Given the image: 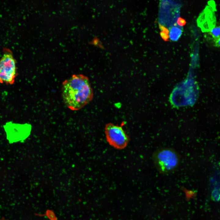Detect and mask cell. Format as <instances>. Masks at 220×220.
<instances>
[{
	"label": "cell",
	"mask_w": 220,
	"mask_h": 220,
	"mask_svg": "<svg viewBox=\"0 0 220 220\" xmlns=\"http://www.w3.org/2000/svg\"><path fill=\"white\" fill-rule=\"evenodd\" d=\"M45 215L50 220H57L54 213L52 210H47Z\"/></svg>",
	"instance_id": "obj_7"
},
{
	"label": "cell",
	"mask_w": 220,
	"mask_h": 220,
	"mask_svg": "<svg viewBox=\"0 0 220 220\" xmlns=\"http://www.w3.org/2000/svg\"><path fill=\"white\" fill-rule=\"evenodd\" d=\"M152 159L157 170L164 174L175 171L179 166L181 161L178 153L174 149L169 148L156 149L152 154Z\"/></svg>",
	"instance_id": "obj_2"
},
{
	"label": "cell",
	"mask_w": 220,
	"mask_h": 220,
	"mask_svg": "<svg viewBox=\"0 0 220 220\" xmlns=\"http://www.w3.org/2000/svg\"><path fill=\"white\" fill-rule=\"evenodd\" d=\"M215 46L220 47V37L215 39Z\"/></svg>",
	"instance_id": "obj_11"
},
{
	"label": "cell",
	"mask_w": 220,
	"mask_h": 220,
	"mask_svg": "<svg viewBox=\"0 0 220 220\" xmlns=\"http://www.w3.org/2000/svg\"><path fill=\"white\" fill-rule=\"evenodd\" d=\"M62 96L66 106L73 111L79 110L92 101L93 92L88 78L74 75L62 83Z\"/></svg>",
	"instance_id": "obj_1"
},
{
	"label": "cell",
	"mask_w": 220,
	"mask_h": 220,
	"mask_svg": "<svg viewBox=\"0 0 220 220\" xmlns=\"http://www.w3.org/2000/svg\"><path fill=\"white\" fill-rule=\"evenodd\" d=\"M17 75L16 61L12 52L5 49L0 59V83L12 85Z\"/></svg>",
	"instance_id": "obj_3"
},
{
	"label": "cell",
	"mask_w": 220,
	"mask_h": 220,
	"mask_svg": "<svg viewBox=\"0 0 220 220\" xmlns=\"http://www.w3.org/2000/svg\"><path fill=\"white\" fill-rule=\"evenodd\" d=\"M182 34L181 29L176 27H173L170 30L169 37L172 41H176L178 39Z\"/></svg>",
	"instance_id": "obj_5"
},
{
	"label": "cell",
	"mask_w": 220,
	"mask_h": 220,
	"mask_svg": "<svg viewBox=\"0 0 220 220\" xmlns=\"http://www.w3.org/2000/svg\"><path fill=\"white\" fill-rule=\"evenodd\" d=\"M105 132L107 142L114 148L121 149L127 146L129 138L122 127L108 123L105 125Z\"/></svg>",
	"instance_id": "obj_4"
},
{
	"label": "cell",
	"mask_w": 220,
	"mask_h": 220,
	"mask_svg": "<svg viewBox=\"0 0 220 220\" xmlns=\"http://www.w3.org/2000/svg\"><path fill=\"white\" fill-rule=\"evenodd\" d=\"M159 27L160 29L161 30V31L169 34V31L167 28L160 24H159Z\"/></svg>",
	"instance_id": "obj_10"
},
{
	"label": "cell",
	"mask_w": 220,
	"mask_h": 220,
	"mask_svg": "<svg viewBox=\"0 0 220 220\" xmlns=\"http://www.w3.org/2000/svg\"><path fill=\"white\" fill-rule=\"evenodd\" d=\"M210 33L215 39L220 37V26L213 27L210 29Z\"/></svg>",
	"instance_id": "obj_6"
},
{
	"label": "cell",
	"mask_w": 220,
	"mask_h": 220,
	"mask_svg": "<svg viewBox=\"0 0 220 220\" xmlns=\"http://www.w3.org/2000/svg\"><path fill=\"white\" fill-rule=\"evenodd\" d=\"M160 35L162 38L165 41H167L169 40V36L168 34L161 31Z\"/></svg>",
	"instance_id": "obj_8"
},
{
	"label": "cell",
	"mask_w": 220,
	"mask_h": 220,
	"mask_svg": "<svg viewBox=\"0 0 220 220\" xmlns=\"http://www.w3.org/2000/svg\"><path fill=\"white\" fill-rule=\"evenodd\" d=\"M0 220H9L6 219L4 217H2V218H0Z\"/></svg>",
	"instance_id": "obj_12"
},
{
	"label": "cell",
	"mask_w": 220,
	"mask_h": 220,
	"mask_svg": "<svg viewBox=\"0 0 220 220\" xmlns=\"http://www.w3.org/2000/svg\"><path fill=\"white\" fill-rule=\"evenodd\" d=\"M177 23L180 26H183L186 24V21L183 19L179 17L177 21Z\"/></svg>",
	"instance_id": "obj_9"
}]
</instances>
